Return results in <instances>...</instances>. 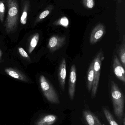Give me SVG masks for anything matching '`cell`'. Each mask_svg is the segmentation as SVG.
<instances>
[{
    "mask_svg": "<svg viewBox=\"0 0 125 125\" xmlns=\"http://www.w3.org/2000/svg\"><path fill=\"white\" fill-rule=\"evenodd\" d=\"M114 0L117 1H118L119 3H121L122 0Z\"/></svg>",
    "mask_w": 125,
    "mask_h": 125,
    "instance_id": "cb8c5ba5",
    "label": "cell"
},
{
    "mask_svg": "<svg viewBox=\"0 0 125 125\" xmlns=\"http://www.w3.org/2000/svg\"><path fill=\"white\" fill-rule=\"evenodd\" d=\"M40 87L45 97L48 101L54 104H59L58 95L53 86L43 75L40 78Z\"/></svg>",
    "mask_w": 125,
    "mask_h": 125,
    "instance_id": "3957f363",
    "label": "cell"
},
{
    "mask_svg": "<svg viewBox=\"0 0 125 125\" xmlns=\"http://www.w3.org/2000/svg\"><path fill=\"white\" fill-rule=\"evenodd\" d=\"M58 117L53 114L47 115L36 122V125H53L57 121Z\"/></svg>",
    "mask_w": 125,
    "mask_h": 125,
    "instance_id": "8fae6325",
    "label": "cell"
},
{
    "mask_svg": "<svg viewBox=\"0 0 125 125\" xmlns=\"http://www.w3.org/2000/svg\"><path fill=\"white\" fill-rule=\"evenodd\" d=\"M8 13L5 22L7 32H12L16 29L18 18V5L17 0H7Z\"/></svg>",
    "mask_w": 125,
    "mask_h": 125,
    "instance_id": "7a4b0ae2",
    "label": "cell"
},
{
    "mask_svg": "<svg viewBox=\"0 0 125 125\" xmlns=\"http://www.w3.org/2000/svg\"><path fill=\"white\" fill-rule=\"evenodd\" d=\"M76 67L75 64L71 66L69 81L68 93L70 98L73 100L76 91Z\"/></svg>",
    "mask_w": 125,
    "mask_h": 125,
    "instance_id": "8992f818",
    "label": "cell"
},
{
    "mask_svg": "<svg viewBox=\"0 0 125 125\" xmlns=\"http://www.w3.org/2000/svg\"><path fill=\"white\" fill-rule=\"evenodd\" d=\"M29 7V2L28 1H26L23 6L22 15L20 18V22L23 25H25L27 23L28 13Z\"/></svg>",
    "mask_w": 125,
    "mask_h": 125,
    "instance_id": "5bb4252c",
    "label": "cell"
},
{
    "mask_svg": "<svg viewBox=\"0 0 125 125\" xmlns=\"http://www.w3.org/2000/svg\"><path fill=\"white\" fill-rule=\"evenodd\" d=\"M84 6L87 9H91L95 6V0H83Z\"/></svg>",
    "mask_w": 125,
    "mask_h": 125,
    "instance_id": "ffe728a7",
    "label": "cell"
},
{
    "mask_svg": "<svg viewBox=\"0 0 125 125\" xmlns=\"http://www.w3.org/2000/svg\"><path fill=\"white\" fill-rule=\"evenodd\" d=\"M83 115L88 125H102L97 116L90 110H84L83 111Z\"/></svg>",
    "mask_w": 125,
    "mask_h": 125,
    "instance_id": "30bf717a",
    "label": "cell"
},
{
    "mask_svg": "<svg viewBox=\"0 0 125 125\" xmlns=\"http://www.w3.org/2000/svg\"><path fill=\"white\" fill-rule=\"evenodd\" d=\"M18 51L20 55L23 57L25 58H27L28 57V55L27 53L24 50V49L22 47L19 48L18 49Z\"/></svg>",
    "mask_w": 125,
    "mask_h": 125,
    "instance_id": "7402d4cb",
    "label": "cell"
},
{
    "mask_svg": "<svg viewBox=\"0 0 125 125\" xmlns=\"http://www.w3.org/2000/svg\"><path fill=\"white\" fill-rule=\"evenodd\" d=\"M39 39V34L36 33L34 34L31 40L29 48V53H31L37 45Z\"/></svg>",
    "mask_w": 125,
    "mask_h": 125,
    "instance_id": "ac0fdd59",
    "label": "cell"
},
{
    "mask_svg": "<svg viewBox=\"0 0 125 125\" xmlns=\"http://www.w3.org/2000/svg\"><path fill=\"white\" fill-rule=\"evenodd\" d=\"M54 7L53 5H50L48 6L37 18L35 23H37L39 22L47 17L52 11Z\"/></svg>",
    "mask_w": 125,
    "mask_h": 125,
    "instance_id": "9a60e30c",
    "label": "cell"
},
{
    "mask_svg": "<svg viewBox=\"0 0 125 125\" xmlns=\"http://www.w3.org/2000/svg\"><path fill=\"white\" fill-rule=\"evenodd\" d=\"M94 78V70H93V64L92 62L90 65L87 73V89L90 93L91 92L92 88L93 81Z\"/></svg>",
    "mask_w": 125,
    "mask_h": 125,
    "instance_id": "7c38bea8",
    "label": "cell"
},
{
    "mask_svg": "<svg viewBox=\"0 0 125 125\" xmlns=\"http://www.w3.org/2000/svg\"><path fill=\"white\" fill-rule=\"evenodd\" d=\"M113 70L116 76L124 83L125 82V68L117 56L114 55L113 63Z\"/></svg>",
    "mask_w": 125,
    "mask_h": 125,
    "instance_id": "ba28073f",
    "label": "cell"
},
{
    "mask_svg": "<svg viewBox=\"0 0 125 125\" xmlns=\"http://www.w3.org/2000/svg\"><path fill=\"white\" fill-rule=\"evenodd\" d=\"M105 31L104 25L102 23L98 24L92 31L90 39V43L93 44L97 43L104 36Z\"/></svg>",
    "mask_w": 125,
    "mask_h": 125,
    "instance_id": "5b68a950",
    "label": "cell"
},
{
    "mask_svg": "<svg viewBox=\"0 0 125 125\" xmlns=\"http://www.w3.org/2000/svg\"><path fill=\"white\" fill-rule=\"evenodd\" d=\"M5 6L3 1H0V21L3 22L5 12Z\"/></svg>",
    "mask_w": 125,
    "mask_h": 125,
    "instance_id": "44dd1931",
    "label": "cell"
},
{
    "mask_svg": "<svg viewBox=\"0 0 125 125\" xmlns=\"http://www.w3.org/2000/svg\"><path fill=\"white\" fill-rule=\"evenodd\" d=\"M122 124L123 125H125V115H124V116H123V118L122 120Z\"/></svg>",
    "mask_w": 125,
    "mask_h": 125,
    "instance_id": "603a6c76",
    "label": "cell"
},
{
    "mask_svg": "<svg viewBox=\"0 0 125 125\" xmlns=\"http://www.w3.org/2000/svg\"><path fill=\"white\" fill-rule=\"evenodd\" d=\"M66 62L65 58L62 59L58 71V78L59 86L61 89L64 92L65 87V80L66 78Z\"/></svg>",
    "mask_w": 125,
    "mask_h": 125,
    "instance_id": "9c48e42d",
    "label": "cell"
},
{
    "mask_svg": "<svg viewBox=\"0 0 125 125\" xmlns=\"http://www.w3.org/2000/svg\"><path fill=\"white\" fill-rule=\"evenodd\" d=\"M103 59L102 52L100 51L92 62L94 73V81L91 90V96L92 98L95 97L97 93L100 81L102 62Z\"/></svg>",
    "mask_w": 125,
    "mask_h": 125,
    "instance_id": "277c9868",
    "label": "cell"
},
{
    "mask_svg": "<svg viewBox=\"0 0 125 125\" xmlns=\"http://www.w3.org/2000/svg\"><path fill=\"white\" fill-rule=\"evenodd\" d=\"M54 24L55 25L61 26L65 28H67L69 25V20L67 17H62L55 22Z\"/></svg>",
    "mask_w": 125,
    "mask_h": 125,
    "instance_id": "d6986e66",
    "label": "cell"
},
{
    "mask_svg": "<svg viewBox=\"0 0 125 125\" xmlns=\"http://www.w3.org/2000/svg\"><path fill=\"white\" fill-rule=\"evenodd\" d=\"M117 53L120 59L121 64L123 67H125V35L123 38V41L117 50Z\"/></svg>",
    "mask_w": 125,
    "mask_h": 125,
    "instance_id": "4fadbf2b",
    "label": "cell"
},
{
    "mask_svg": "<svg viewBox=\"0 0 125 125\" xmlns=\"http://www.w3.org/2000/svg\"><path fill=\"white\" fill-rule=\"evenodd\" d=\"M66 41L65 36L54 35L51 37L48 43V47L51 52H54L61 48L64 45Z\"/></svg>",
    "mask_w": 125,
    "mask_h": 125,
    "instance_id": "52a82bcc",
    "label": "cell"
},
{
    "mask_svg": "<svg viewBox=\"0 0 125 125\" xmlns=\"http://www.w3.org/2000/svg\"><path fill=\"white\" fill-rule=\"evenodd\" d=\"M103 110L106 118L110 125H119L117 122L113 115L107 108L104 107Z\"/></svg>",
    "mask_w": 125,
    "mask_h": 125,
    "instance_id": "e0dca14e",
    "label": "cell"
},
{
    "mask_svg": "<svg viewBox=\"0 0 125 125\" xmlns=\"http://www.w3.org/2000/svg\"></svg>",
    "mask_w": 125,
    "mask_h": 125,
    "instance_id": "d4e9b609",
    "label": "cell"
},
{
    "mask_svg": "<svg viewBox=\"0 0 125 125\" xmlns=\"http://www.w3.org/2000/svg\"><path fill=\"white\" fill-rule=\"evenodd\" d=\"M5 72L9 75L12 78L22 81H25V79L23 75H21L18 71L12 68H6L5 70Z\"/></svg>",
    "mask_w": 125,
    "mask_h": 125,
    "instance_id": "2e32d148",
    "label": "cell"
},
{
    "mask_svg": "<svg viewBox=\"0 0 125 125\" xmlns=\"http://www.w3.org/2000/svg\"><path fill=\"white\" fill-rule=\"evenodd\" d=\"M111 89L114 113L120 124H121L125 115L124 95L118 85L114 81L111 82Z\"/></svg>",
    "mask_w": 125,
    "mask_h": 125,
    "instance_id": "6da1fadb",
    "label": "cell"
}]
</instances>
